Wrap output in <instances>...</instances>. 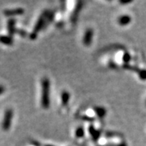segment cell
Returning a JSON list of instances; mask_svg holds the SVG:
<instances>
[{
    "label": "cell",
    "mask_w": 146,
    "mask_h": 146,
    "mask_svg": "<svg viewBox=\"0 0 146 146\" xmlns=\"http://www.w3.org/2000/svg\"><path fill=\"white\" fill-rule=\"evenodd\" d=\"M89 131H90V135L92 136V138H93V139H94L95 141H96L98 138H99L100 133L98 132V131L96 130L93 126H90V128H89Z\"/></svg>",
    "instance_id": "12"
},
{
    "label": "cell",
    "mask_w": 146,
    "mask_h": 146,
    "mask_svg": "<svg viewBox=\"0 0 146 146\" xmlns=\"http://www.w3.org/2000/svg\"><path fill=\"white\" fill-rule=\"evenodd\" d=\"M60 98H61V103L64 106H66L69 102V99H70V93L68 91H63L61 92V96H60Z\"/></svg>",
    "instance_id": "10"
},
{
    "label": "cell",
    "mask_w": 146,
    "mask_h": 146,
    "mask_svg": "<svg viewBox=\"0 0 146 146\" xmlns=\"http://www.w3.org/2000/svg\"><path fill=\"white\" fill-rule=\"evenodd\" d=\"M50 81L47 78H43L41 82V106L43 109H48L50 106Z\"/></svg>",
    "instance_id": "1"
},
{
    "label": "cell",
    "mask_w": 146,
    "mask_h": 146,
    "mask_svg": "<svg viewBox=\"0 0 146 146\" xmlns=\"http://www.w3.org/2000/svg\"><path fill=\"white\" fill-rule=\"evenodd\" d=\"M122 59H123V61L125 62V64H127L129 61H130V60H131V55L129 53L126 52L124 54V55L122 56Z\"/></svg>",
    "instance_id": "15"
},
{
    "label": "cell",
    "mask_w": 146,
    "mask_h": 146,
    "mask_svg": "<svg viewBox=\"0 0 146 146\" xmlns=\"http://www.w3.org/2000/svg\"><path fill=\"white\" fill-rule=\"evenodd\" d=\"M17 33H19L22 36H26V35H27L26 31H25L24 30H17Z\"/></svg>",
    "instance_id": "16"
},
{
    "label": "cell",
    "mask_w": 146,
    "mask_h": 146,
    "mask_svg": "<svg viewBox=\"0 0 146 146\" xmlns=\"http://www.w3.org/2000/svg\"><path fill=\"white\" fill-rule=\"evenodd\" d=\"M4 14L7 17H13V16L23 15L25 13V10L23 8H17L13 9H5L3 11Z\"/></svg>",
    "instance_id": "5"
},
{
    "label": "cell",
    "mask_w": 146,
    "mask_h": 146,
    "mask_svg": "<svg viewBox=\"0 0 146 146\" xmlns=\"http://www.w3.org/2000/svg\"><path fill=\"white\" fill-rule=\"evenodd\" d=\"M45 146H54V145H46Z\"/></svg>",
    "instance_id": "20"
},
{
    "label": "cell",
    "mask_w": 146,
    "mask_h": 146,
    "mask_svg": "<svg viewBox=\"0 0 146 146\" xmlns=\"http://www.w3.org/2000/svg\"><path fill=\"white\" fill-rule=\"evenodd\" d=\"M139 77L142 81H146V69H139L138 72Z\"/></svg>",
    "instance_id": "14"
},
{
    "label": "cell",
    "mask_w": 146,
    "mask_h": 146,
    "mask_svg": "<svg viewBox=\"0 0 146 146\" xmlns=\"http://www.w3.org/2000/svg\"><path fill=\"white\" fill-rule=\"evenodd\" d=\"M5 87L4 86H2V85H0V95L2 94L3 92H5Z\"/></svg>",
    "instance_id": "17"
},
{
    "label": "cell",
    "mask_w": 146,
    "mask_h": 146,
    "mask_svg": "<svg viewBox=\"0 0 146 146\" xmlns=\"http://www.w3.org/2000/svg\"><path fill=\"white\" fill-rule=\"evenodd\" d=\"M8 24H7V29H8V32L9 33L10 36L14 35L17 32L16 29V19L11 18L8 20Z\"/></svg>",
    "instance_id": "7"
},
{
    "label": "cell",
    "mask_w": 146,
    "mask_h": 146,
    "mask_svg": "<svg viewBox=\"0 0 146 146\" xmlns=\"http://www.w3.org/2000/svg\"><path fill=\"white\" fill-rule=\"evenodd\" d=\"M119 146H126V145H125V144H121Z\"/></svg>",
    "instance_id": "19"
},
{
    "label": "cell",
    "mask_w": 146,
    "mask_h": 146,
    "mask_svg": "<svg viewBox=\"0 0 146 146\" xmlns=\"http://www.w3.org/2000/svg\"><path fill=\"white\" fill-rule=\"evenodd\" d=\"M83 7V2H78L77 3V5H75V8H74V11H73L72 14L71 16V20L73 23H75L76 20L78 19V15L80 14V11H81Z\"/></svg>",
    "instance_id": "6"
},
{
    "label": "cell",
    "mask_w": 146,
    "mask_h": 146,
    "mask_svg": "<svg viewBox=\"0 0 146 146\" xmlns=\"http://www.w3.org/2000/svg\"><path fill=\"white\" fill-rule=\"evenodd\" d=\"M84 129L82 127H78L75 131V136L78 138H82L84 136Z\"/></svg>",
    "instance_id": "13"
},
{
    "label": "cell",
    "mask_w": 146,
    "mask_h": 146,
    "mask_svg": "<svg viewBox=\"0 0 146 146\" xmlns=\"http://www.w3.org/2000/svg\"><path fill=\"white\" fill-rule=\"evenodd\" d=\"M131 17L129 15H122L118 19V23L121 26H126L131 23Z\"/></svg>",
    "instance_id": "8"
},
{
    "label": "cell",
    "mask_w": 146,
    "mask_h": 146,
    "mask_svg": "<svg viewBox=\"0 0 146 146\" xmlns=\"http://www.w3.org/2000/svg\"><path fill=\"white\" fill-rule=\"evenodd\" d=\"M48 14H49V11H47V10H45L44 11H42L40 16L39 17L38 19H37V21H36V24H35V27H34V30L29 35V38L31 39V40H35L37 37L38 33L41 31L42 27L46 25V19H47V17H48Z\"/></svg>",
    "instance_id": "2"
},
{
    "label": "cell",
    "mask_w": 146,
    "mask_h": 146,
    "mask_svg": "<svg viewBox=\"0 0 146 146\" xmlns=\"http://www.w3.org/2000/svg\"><path fill=\"white\" fill-rule=\"evenodd\" d=\"M13 115H14V113H13V110L11 109L6 110V111L5 112L3 121H2V127L4 131H8L11 127Z\"/></svg>",
    "instance_id": "3"
},
{
    "label": "cell",
    "mask_w": 146,
    "mask_h": 146,
    "mask_svg": "<svg viewBox=\"0 0 146 146\" xmlns=\"http://www.w3.org/2000/svg\"><path fill=\"white\" fill-rule=\"evenodd\" d=\"M0 42L5 45L11 46L14 43V39L10 35H0Z\"/></svg>",
    "instance_id": "9"
},
{
    "label": "cell",
    "mask_w": 146,
    "mask_h": 146,
    "mask_svg": "<svg viewBox=\"0 0 146 146\" xmlns=\"http://www.w3.org/2000/svg\"><path fill=\"white\" fill-rule=\"evenodd\" d=\"M131 1H120V3L121 4H128V3H131Z\"/></svg>",
    "instance_id": "18"
},
{
    "label": "cell",
    "mask_w": 146,
    "mask_h": 146,
    "mask_svg": "<svg viewBox=\"0 0 146 146\" xmlns=\"http://www.w3.org/2000/svg\"><path fill=\"white\" fill-rule=\"evenodd\" d=\"M93 35H94V32L92 29H88L86 30L83 36V43L84 46H90L92 42V39H93Z\"/></svg>",
    "instance_id": "4"
},
{
    "label": "cell",
    "mask_w": 146,
    "mask_h": 146,
    "mask_svg": "<svg viewBox=\"0 0 146 146\" xmlns=\"http://www.w3.org/2000/svg\"><path fill=\"white\" fill-rule=\"evenodd\" d=\"M94 110L96 115H98V117L100 118V119L104 118L106 115V113H107L106 109L104 108H102V107H96Z\"/></svg>",
    "instance_id": "11"
}]
</instances>
